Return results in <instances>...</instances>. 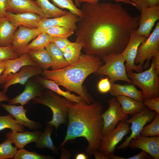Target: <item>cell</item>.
I'll list each match as a JSON object with an SVG mask.
<instances>
[{
	"label": "cell",
	"mask_w": 159,
	"mask_h": 159,
	"mask_svg": "<svg viewBox=\"0 0 159 159\" xmlns=\"http://www.w3.org/2000/svg\"><path fill=\"white\" fill-rule=\"evenodd\" d=\"M81 10L75 42L82 44L86 54L101 59L121 54L139 26L140 16H132L120 4L85 3Z\"/></svg>",
	"instance_id": "cell-1"
},
{
	"label": "cell",
	"mask_w": 159,
	"mask_h": 159,
	"mask_svg": "<svg viewBox=\"0 0 159 159\" xmlns=\"http://www.w3.org/2000/svg\"><path fill=\"white\" fill-rule=\"evenodd\" d=\"M103 107L98 101L88 104L85 102H72L68 111V123L66 135L58 149L69 140L78 137H83L88 144L86 152L89 155L99 150L103 120L101 115Z\"/></svg>",
	"instance_id": "cell-2"
},
{
	"label": "cell",
	"mask_w": 159,
	"mask_h": 159,
	"mask_svg": "<svg viewBox=\"0 0 159 159\" xmlns=\"http://www.w3.org/2000/svg\"><path fill=\"white\" fill-rule=\"evenodd\" d=\"M101 59L93 55L81 54L78 60L68 66L56 70H44L42 77L54 81L69 91L80 96L87 104L93 101L83 86L85 79L90 74L95 73L103 64Z\"/></svg>",
	"instance_id": "cell-3"
},
{
	"label": "cell",
	"mask_w": 159,
	"mask_h": 159,
	"mask_svg": "<svg viewBox=\"0 0 159 159\" xmlns=\"http://www.w3.org/2000/svg\"><path fill=\"white\" fill-rule=\"evenodd\" d=\"M72 102L49 89L32 101L34 104H42L51 109L52 119L46 123L56 129L60 125L67 124L69 107Z\"/></svg>",
	"instance_id": "cell-4"
},
{
	"label": "cell",
	"mask_w": 159,
	"mask_h": 159,
	"mask_svg": "<svg viewBox=\"0 0 159 159\" xmlns=\"http://www.w3.org/2000/svg\"><path fill=\"white\" fill-rule=\"evenodd\" d=\"M152 60L150 67L148 69L140 72L135 73L132 71L127 72L132 83L142 90L145 99L159 97V74L156 72L154 59Z\"/></svg>",
	"instance_id": "cell-5"
},
{
	"label": "cell",
	"mask_w": 159,
	"mask_h": 159,
	"mask_svg": "<svg viewBox=\"0 0 159 159\" xmlns=\"http://www.w3.org/2000/svg\"><path fill=\"white\" fill-rule=\"evenodd\" d=\"M104 64L95 74L107 76L111 83L121 80L132 84L129 78L125 65V60L121 54H112L101 58Z\"/></svg>",
	"instance_id": "cell-6"
},
{
	"label": "cell",
	"mask_w": 159,
	"mask_h": 159,
	"mask_svg": "<svg viewBox=\"0 0 159 159\" xmlns=\"http://www.w3.org/2000/svg\"><path fill=\"white\" fill-rule=\"evenodd\" d=\"M159 54V22L156 24L153 32L139 46L135 63L146 68L149 66L153 57Z\"/></svg>",
	"instance_id": "cell-7"
},
{
	"label": "cell",
	"mask_w": 159,
	"mask_h": 159,
	"mask_svg": "<svg viewBox=\"0 0 159 159\" xmlns=\"http://www.w3.org/2000/svg\"><path fill=\"white\" fill-rule=\"evenodd\" d=\"M156 113L146 107L141 112L134 115L130 119L124 120L127 123L131 124L130 135L117 147L118 149H125L128 147L130 141L135 136L140 135L145 126L153 119Z\"/></svg>",
	"instance_id": "cell-8"
},
{
	"label": "cell",
	"mask_w": 159,
	"mask_h": 159,
	"mask_svg": "<svg viewBox=\"0 0 159 159\" xmlns=\"http://www.w3.org/2000/svg\"><path fill=\"white\" fill-rule=\"evenodd\" d=\"M108 103V108L101 115L103 120L102 136L114 129L120 121L125 120L129 117V115L123 112L120 105L115 97L110 99Z\"/></svg>",
	"instance_id": "cell-9"
},
{
	"label": "cell",
	"mask_w": 159,
	"mask_h": 159,
	"mask_svg": "<svg viewBox=\"0 0 159 159\" xmlns=\"http://www.w3.org/2000/svg\"><path fill=\"white\" fill-rule=\"evenodd\" d=\"M129 124L122 120L116 127L110 132L102 136L99 150L108 155L113 154L117 145L130 131Z\"/></svg>",
	"instance_id": "cell-10"
},
{
	"label": "cell",
	"mask_w": 159,
	"mask_h": 159,
	"mask_svg": "<svg viewBox=\"0 0 159 159\" xmlns=\"http://www.w3.org/2000/svg\"><path fill=\"white\" fill-rule=\"evenodd\" d=\"M136 31L131 34L127 46L121 53L125 61V65L127 72L132 70L140 72L143 71L144 69L143 66L135 64V61L139 46L146 38L137 34Z\"/></svg>",
	"instance_id": "cell-11"
},
{
	"label": "cell",
	"mask_w": 159,
	"mask_h": 159,
	"mask_svg": "<svg viewBox=\"0 0 159 159\" xmlns=\"http://www.w3.org/2000/svg\"><path fill=\"white\" fill-rule=\"evenodd\" d=\"M41 33L38 28H30L20 26L15 32L11 46L14 52L19 57L28 53L29 42Z\"/></svg>",
	"instance_id": "cell-12"
},
{
	"label": "cell",
	"mask_w": 159,
	"mask_h": 159,
	"mask_svg": "<svg viewBox=\"0 0 159 159\" xmlns=\"http://www.w3.org/2000/svg\"><path fill=\"white\" fill-rule=\"evenodd\" d=\"M137 34L147 38L155 22L159 19V5L142 9Z\"/></svg>",
	"instance_id": "cell-13"
},
{
	"label": "cell",
	"mask_w": 159,
	"mask_h": 159,
	"mask_svg": "<svg viewBox=\"0 0 159 159\" xmlns=\"http://www.w3.org/2000/svg\"><path fill=\"white\" fill-rule=\"evenodd\" d=\"M128 147L134 150L140 149L147 152L154 158L159 159V136H137L130 141Z\"/></svg>",
	"instance_id": "cell-14"
},
{
	"label": "cell",
	"mask_w": 159,
	"mask_h": 159,
	"mask_svg": "<svg viewBox=\"0 0 159 159\" xmlns=\"http://www.w3.org/2000/svg\"><path fill=\"white\" fill-rule=\"evenodd\" d=\"M80 17L68 11L63 16L52 18H42L39 22L37 28L39 30L55 26L64 27L74 31L77 29V23Z\"/></svg>",
	"instance_id": "cell-15"
},
{
	"label": "cell",
	"mask_w": 159,
	"mask_h": 159,
	"mask_svg": "<svg viewBox=\"0 0 159 159\" xmlns=\"http://www.w3.org/2000/svg\"><path fill=\"white\" fill-rule=\"evenodd\" d=\"M43 70L39 67L26 66L19 72L8 76L4 84L2 85L3 91L6 92L11 86L16 84L24 85L31 77L42 74Z\"/></svg>",
	"instance_id": "cell-16"
},
{
	"label": "cell",
	"mask_w": 159,
	"mask_h": 159,
	"mask_svg": "<svg viewBox=\"0 0 159 159\" xmlns=\"http://www.w3.org/2000/svg\"><path fill=\"white\" fill-rule=\"evenodd\" d=\"M4 61L5 64V69L0 75V85H2L4 84L8 76L17 73L23 67L26 66L39 67L38 64L31 59L27 53L14 59Z\"/></svg>",
	"instance_id": "cell-17"
},
{
	"label": "cell",
	"mask_w": 159,
	"mask_h": 159,
	"mask_svg": "<svg viewBox=\"0 0 159 159\" xmlns=\"http://www.w3.org/2000/svg\"><path fill=\"white\" fill-rule=\"evenodd\" d=\"M7 11L18 14L26 12L35 13L45 18L41 9L34 0H7Z\"/></svg>",
	"instance_id": "cell-18"
},
{
	"label": "cell",
	"mask_w": 159,
	"mask_h": 159,
	"mask_svg": "<svg viewBox=\"0 0 159 159\" xmlns=\"http://www.w3.org/2000/svg\"><path fill=\"white\" fill-rule=\"evenodd\" d=\"M5 16L17 27L22 26L33 29L37 28L42 19L38 14L31 12L14 14L7 11Z\"/></svg>",
	"instance_id": "cell-19"
},
{
	"label": "cell",
	"mask_w": 159,
	"mask_h": 159,
	"mask_svg": "<svg viewBox=\"0 0 159 159\" xmlns=\"http://www.w3.org/2000/svg\"><path fill=\"white\" fill-rule=\"evenodd\" d=\"M0 106L11 115L19 123L32 130H37L41 127L38 122L29 119L26 117L27 110L23 106H15L0 103Z\"/></svg>",
	"instance_id": "cell-20"
},
{
	"label": "cell",
	"mask_w": 159,
	"mask_h": 159,
	"mask_svg": "<svg viewBox=\"0 0 159 159\" xmlns=\"http://www.w3.org/2000/svg\"><path fill=\"white\" fill-rule=\"evenodd\" d=\"M41 131L22 132H11L5 135L6 138L10 139L15 146L19 149H22L27 144L35 142L42 133Z\"/></svg>",
	"instance_id": "cell-21"
},
{
	"label": "cell",
	"mask_w": 159,
	"mask_h": 159,
	"mask_svg": "<svg viewBox=\"0 0 159 159\" xmlns=\"http://www.w3.org/2000/svg\"><path fill=\"white\" fill-rule=\"evenodd\" d=\"M42 91L35 83L28 82L26 83L24 91L14 98L9 100V104H19L23 106L27 104L31 100L41 95Z\"/></svg>",
	"instance_id": "cell-22"
},
{
	"label": "cell",
	"mask_w": 159,
	"mask_h": 159,
	"mask_svg": "<svg viewBox=\"0 0 159 159\" xmlns=\"http://www.w3.org/2000/svg\"><path fill=\"white\" fill-rule=\"evenodd\" d=\"M109 92L115 97L124 96L141 101H143L145 99L143 92L138 90L132 84L121 85L111 83Z\"/></svg>",
	"instance_id": "cell-23"
},
{
	"label": "cell",
	"mask_w": 159,
	"mask_h": 159,
	"mask_svg": "<svg viewBox=\"0 0 159 159\" xmlns=\"http://www.w3.org/2000/svg\"><path fill=\"white\" fill-rule=\"evenodd\" d=\"M36 81L43 87L49 90L72 102L80 103L85 102L80 96L72 94L68 91L62 90L59 85L53 81L46 79L39 75L36 76Z\"/></svg>",
	"instance_id": "cell-24"
},
{
	"label": "cell",
	"mask_w": 159,
	"mask_h": 159,
	"mask_svg": "<svg viewBox=\"0 0 159 159\" xmlns=\"http://www.w3.org/2000/svg\"><path fill=\"white\" fill-rule=\"evenodd\" d=\"M115 97L120 103L123 112L126 115H134L141 112L147 107L143 101L129 97L119 96Z\"/></svg>",
	"instance_id": "cell-25"
},
{
	"label": "cell",
	"mask_w": 159,
	"mask_h": 159,
	"mask_svg": "<svg viewBox=\"0 0 159 159\" xmlns=\"http://www.w3.org/2000/svg\"><path fill=\"white\" fill-rule=\"evenodd\" d=\"M6 16L0 19V46L11 44L17 28Z\"/></svg>",
	"instance_id": "cell-26"
},
{
	"label": "cell",
	"mask_w": 159,
	"mask_h": 159,
	"mask_svg": "<svg viewBox=\"0 0 159 159\" xmlns=\"http://www.w3.org/2000/svg\"><path fill=\"white\" fill-rule=\"evenodd\" d=\"M27 53L31 59L43 70L47 69L52 65V58L45 48L29 50Z\"/></svg>",
	"instance_id": "cell-27"
},
{
	"label": "cell",
	"mask_w": 159,
	"mask_h": 159,
	"mask_svg": "<svg viewBox=\"0 0 159 159\" xmlns=\"http://www.w3.org/2000/svg\"><path fill=\"white\" fill-rule=\"evenodd\" d=\"M45 48L52 60V70L59 69L69 65L64 56L63 52L53 43H49Z\"/></svg>",
	"instance_id": "cell-28"
},
{
	"label": "cell",
	"mask_w": 159,
	"mask_h": 159,
	"mask_svg": "<svg viewBox=\"0 0 159 159\" xmlns=\"http://www.w3.org/2000/svg\"><path fill=\"white\" fill-rule=\"evenodd\" d=\"M46 126L44 131L42 132L35 142V147L39 149L46 148L50 150L54 153L58 154V149L54 145L51 138L53 127L46 123Z\"/></svg>",
	"instance_id": "cell-29"
},
{
	"label": "cell",
	"mask_w": 159,
	"mask_h": 159,
	"mask_svg": "<svg viewBox=\"0 0 159 159\" xmlns=\"http://www.w3.org/2000/svg\"><path fill=\"white\" fill-rule=\"evenodd\" d=\"M36 1L46 18H52L60 16L66 14L68 12L58 8L48 0H36Z\"/></svg>",
	"instance_id": "cell-30"
},
{
	"label": "cell",
	"mask_w": 159,
	"mask_h": 159,
	"mask_svg": "<svg viewBox=\"0 0 159 159\" xmlns=\"http://www.w3.org/2000/svg\"><path fill=\"white\" fill-rule=\"evenodd\" d=\"M82 48V44L75 42H71L67 46L63 51V53L69 65L73 64L78 60Z\"/></svg>",
	"instance_id": "cell-31"
},
{
	"label": "cell",
	"mask_w": 159,
	"mask_h": 159,
	"mask_svg": "<svg viewBox=\"0 0 159 159\" xmlns=\"http://www.w3.org/2000/svg\"><path fill=\"white\" fill-rule=\"evenodd\" d=\"M6 128L14 132L24 131V125L18 122L11 115L0 116V131Z\"/></svg>",
	"instance_id": "cell-32"
},
{
	"label": "cell",
	"mask_w": 159,
	"mask_h": 159,
	"mask_svg": "<svg viewBox=\"0 0 159 159\" xmlns=\"http://www.w3.org/2000/svg\"><path fill=\"white\" fill-rule=\"evenodd\" d=\"M53 37L45 33L42 32L38 34L28 45L29 50H36L44 48L52 42Z\"/></svg>",
	"instance_id": "cell-33"
},
{
	"label": "cell",
	"mask_w": 159,
	"mask_h": 159,
	"mask_svg": "<svg viewBox=\"0 0 159 159\" xmlns=\"http://www.w3.org/2000/svg\"><path fill=\"white\" fill-rule=\"evenodd\" d=\"M12 142L8 138L0 143V159L13 158L17 151V148L12 145Z\"/></svg>",
	"instance_id": "cell-34"
},
{
	"label": "cell",
	"mask_w": 159,
	"mask_h": 159,
	"mask_svg": "<svg viewBox=\"0 0 159 159\" xmlns=\"http://www.w3.org/2000/svg\"><path fill=\"white\" fill-rule=\"evenodd\" d=\"M140 135L145 137L159 136V114L156 113L152 121L143 127Z\"/></svg>",
	"instance_id": "cell-35"
},
{
	"label": "cell",
	"mask_w": 159,
	"mask_h": 159,
	"mask_svg": "<svg viewBox=\"0 0 159 159\" xmlns=\"http://www.w3.org/2000/svg\"><path fill=\"white\" fill-rule=\"evenodd\" d=\"M47 33L53 37L67 38L74 34V31L63 26H55L39 31Z\"/></svg>",
	"instance_id": "cell-36"
},
{
	"label": "cell",
	"mask_w": 159,
	"mask_h": 159,
	"mask_svg": "<svg viewBox=\"0 0 159 159\" xmlns=\"http://www.w3.org/2000/svg\"><path fill=\"white\" fill-rule=\"evenodd\" d=\"M54 5L60 9H66L80 17L82 16L81 9L78 8L73 0H51Z\"/></svg>",
	"instance_id": "cell-37"
},
{
	"label": "cell",
	"mask_w": 159,
	"mask_h": 159,
	"mask_svg": "<svg viewBox=\"0 0 159 159\" xmlns=\"http://www.w3.org/2000/svg\"><path fill=\"white\" fill-rule=\"evenodd\" d=\"M54 157L43 155L35 152H29L24 148L19 149L12 159H52Z\"/></svg>",
	"instance_id": "cell-38"
},
{
	"label": "cell",
	"mask_w": 159,
	"mask_h": 159,
	"mask_svg": "<svg viewBox=\"0 0 159 159\" xmlns=\"http://www.w3.org/2000/svg\"><path fill=\"white\" fill-rule=\"evenodd\" d=\"M18 57L13 51L11 44L6 46H0V61L14 59Z\"/></svg>",
	"instance_id": "cell-39"
},
{
	"label": "cell",
	"mask_w": 159,
	"mask_h": 159,
	"mask_svg": "<svg viewBox=\"0 0 159 159\" xmlns=\"http://www.w3.org/2000/svg\"><path fill=\"white\" fill-rule=\"evenodd\" d=\"M143 102L147 107L159 114V97L145 99Z\"/></svg>",
	"instance_id": "cell-40"
},
{
	"label": "cell",
	"mask_w": 159,
	"mask_h": 159,
	"mask_svg": "<svg viewBox=\"0 0 159 159\" xmlns=\"http://www.w3.org/2000/svg\"><path fill=\"white\" fill-rule=\"evenodd\" d=\"M111 87V83L107 77L100 79L98 83L97 88L100 92L105 94L110 92Z\"/></svg>",
	"instance_id": "cell-41"
},
{
	"label": "cell",
	"mask_w": 159,
	"mask_h": 159,
	"mask_svg": "<svg viewBox=\"0 0 159 159\" xmlns=\"http://www.w3.org/2000/svg\"><path fill=\"white\" fill-rule=\"evenodd\" d=\"M135 8L140 11L143 9L159 5V0H138Z\"/></svg>",
	"instance_id": "cell-42"
},
{
	"label": "cell",
	"mask_w": 159,
	"mask_h": 159,
	"mask_svg": "<svg viewBox=\"0 0 159 159\" xmlns=\"http://www.w3.org/2000/svg\"><path fill=\"white\" fill-rule=\"evenodd\" d=\"M52 42L62 52L70 42L67 38L53 37Z\"/></svg>",
	"instance_id": "cell-43"
},
{
	"label": "cell",
	"mask_w": 159,
	"mask_h": 159,
	"mask_svg": "<svg viewBox=\"0 0 159 159\" xmlns=\"http://www.w3.org/2000/svg\"><path fill=\"white\" fill-rule=\"evenodd\" d=\"M100 0H79V2L88 3L91 4H94L98 2ZM117 2H121L124 3L132 5L135 7L136 5L128 0H113Z\"/></svg>",
	"instance_id": "cell-44"
},
{
	"label": "cell",
	"mask_w": 159,
	"mask_h": 159,
	"mask_svg": "<svg viewBox=\"0 0 159 159\" xmlns=\"http://www.w3.org/2000/svg\"><path fill=\"white\" fill-rule=\"evenodd\" d=\"M148 153L142 150L138 154L133 156L127 158H125V159H144L149 158Z\"/></svg>",
	"instance_id": "cell-45"
},
{
	"label": "cell",
	"mask_w": 159,
	"mask_h": 159,
	"mask_svg": "<svg viewBox=\"0 0 159 159\" xmlns=\"http://www.w3.org/2000/svg\"><path fill=\"white\" fill-rule=\"evenodd\" d=\"M6 4L7 0H0V19L5 16L7 11Z\"/></svg>",
	"instance_id": "cell-46"
},
{
	"label": "cell",
	"mask_w": 159,
	"mask_h": 159,
	"mask_svg": "<svg viewBox=\"0 0 159 159\" xmlns=\"http://www.w3.org/2000/svg\"><path fill=\"white\" fill-rule=\"evenodd\" d=\"M92 155L96 159H108L109 156L105 155L100 150L94 151Z\"/></svg>",
	"instance_id": "cell-47"
},
{
	"label": "cell",
	"mask_w": 159,
	"mask_h": 159,
	"mask_svg": "<svg viewBox=\"0 0 159 159\" xmlns=\"http://www.w3.org/2000/svg\"><path fill=\"white\" fill-rule=\"evenodd\" d=\"M61 148V153L60 159H69L71 156L70 152L64 148L62 146Z\"/></svg>",
	"instance_id": "cell-48"
},
{
	"label": "cell",
	"mask_w": 159,
	"mask_h": 159,
	"mask_svg": "<svg viewBox=\"0 0 159 159\" xmlns=\"http://www.w3.org/2000/svg\"><path fill=\"white\" fill-rule=\"evenodd\" d=\"M154 59L155 70L156 73L159 74V54H158L153 57Z\"/></svg>",
	"instance_id": "cell-49"
},
{
	"label": "cell",
	"mask_w": 159,
	"mask_h": 159,
	"mask_svg": "<svg viewBox=\"0 0 159 159\" xmlns=\"http://www.w3.org/2000/svg\"><path fill=\"white\" fill-rule=\"evenodd\" d=\"M9 99L6 94V92L3 91L0 92V102L2 101L9 102Z\"/></svg>",
	"instance_id": "cell-50"
},
{
	"label": "cell",
	"mask_w": 159,
	"mask_h": 159,
	"mask_svg": "<svg viewBox=\"0 0 159 159\" xmlns=\"http://www.w3.org/2000/svg\"><path fill=\"white\" fill-rule=\"evenodd\" d=\"M88 156L85 154L81 153L77 154L74 157L75 159H87L88 158Z\"/></svg>",
	"instance_id": "cell-51"
},
{
	"label": "cell",
	"mask_w": 159,
	"mask_h": 159,
	"mask_svg": "<svg viewBox=\"0 0 159 159\" xmlns=\"http://www.w3.org/2000/svg\"><path fill=\"white\" fill-rule=\"evenodd\" d=\"M5 64L4 61H0V75L5 69Z\"/></svg>",
	"instance_id": "cell-52"
},
{
	"label": "cell",
	"mask_w": 159,
	"mask_h": 159,
	"mask_svg": "<svg viewBox=\"0 0 159 159\" xmlns=\"http://www.w3.org/2000/svg\"><path fill=\"white\" fill-rule=\"evenodd\" d=\"M75 2V5L77 7L79 6H80V3L79 2V0H74Z\"/></svg>",
	"instance_id": "cell-53"
},
{
	"label": "cell",
	"mask_w": 159,
	"mask_h": 159,
	"mask_svg": "<svg viewBox=\"0 0 159 159\" xmlns=\"http://www.w3.org/2000/svg\"><path fill=\"white\" fill-rule=\"evenodd\" d=\"M129 0V1L131 2H132L134 4H135L136 3L137 1H138V0Z\"/></svg>",
	"instance_id": "cell-54"
}]
</instances>
